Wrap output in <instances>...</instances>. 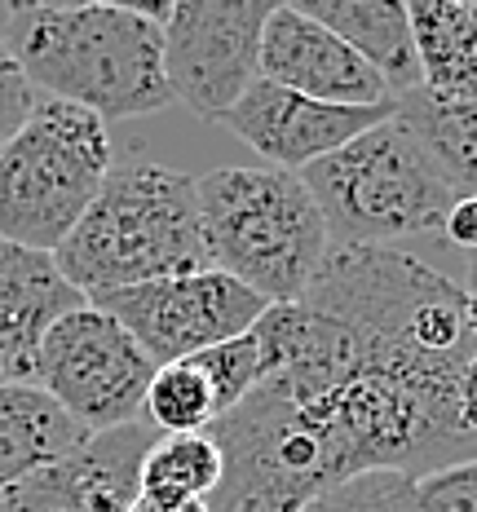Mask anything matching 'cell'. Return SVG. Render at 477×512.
<instances>
[{
    "mask_svg": "<svg viewBox=\"0 0 477 512\" xmlns=\"http://www.w3.org/2000/svg\"><path fill=\"white\" fill-rule=\"evenodd\" d=\"M155 437L146 420L93 433L62 464L0 486V512H129L142 495V460Z\"/></svg>",
    "mask_w": 477,
    "mask_h": 512,
    "instance_id": "cell-10",
    "label": "cell"
},
{
    "mask_svg": "<svg viewBox=\"0 0 477 512\" xmlns=\"http://www.w3.org/2000/svg\"><path fill=\"white\" fill-rule=\"evenodd\" d=\"M323 212L332 248H389L407 239H442L455 195L394 115L367 128L336 155L301 173Z\"/></svg>",
    "mask_w": 477,
    "mask_h": 512,
    "instance_id": "cell-4",
    "label": "cell"
},
{
    "mask_svg": "<svg viewBox=\"0 0 477 512\" xmlns=\"http://www.w3.org/2000/svg\"><path fill=\"white\" fill-rule=\"evenodd\" d=\"M98 309L115 318L155 367L168 362H186L204 349L235 340L257 327L265 305L257 292H248L221 270H190L173 279H155L129 292H115L93 301Z\"/></svg>",
    "mask_w": 477,
    "mask_h": 512,
    "instance_id": "cell-8",
    "label": "cell"
},
{
    "mask_svg": "<svg viewBox=\"0 0 477 512\" xmlns=\"http://www.w3.org/2000/svg\"><path fill=\"white\" fill-rule=\"evenodd\" d=\"M442 239L451 248H460L464 256H477V199H455V208L447 212Z\"/></svg>",
    "mask_w": 477,
    "mask_h": 512,
    "instance_id": "cell-23",
    "label": "cell"
},
{
    "mask_svg": "<svg viewBox=\"0 0 477 512\" xmlns=\"http://www.w3.org/2000/svg\"><path fill=\"white\" fill-rule=\"evenodd\" d=\"M53 261L89 305L155 279L208 270L195 177L142 155L111 164L98 199Z\"/></svg>",
    "mask_w": 477,
    "mask_h": 512,
    "instance_id": "cell-2",
    "label": "cell"
},
{
    "mask_svg": "<svg viewBox=\"0 0 477 512\" xmlns=\"http://www.w3.org/2000/svg\"><path fill=\"white\" fill-rule=\"evenodd\" d=\"M420 89L433 98H477V23L464 0H411Z\"/></svg>",
    "mask_w": 477,
    "mask_h": 512,
    "instance_id": "cell-16",
    "label": "cell"
},
{
    "mask_svg": "<svg viewBox=\"0 0 477 512\" xmlns=\"http://www.w3.org/2000/svg\"><path fill=\"white\" fill-rule=\"evenodd\" d=\"M173 5H14L5 49L27 84L98 120L155 115L173 102L164 80V23Z\"/></svg>",
    "mask_w": 477,
    "mask_h": 512,
    "instance_id": "cell-1",
    "label": "cell"
},
{
    "mask_svg": "<svg viewBox=\"0 0 477 512\" xmlns=\"http://www.w3.org/2000/svg\"><path fill=\"white\" fill-rule=\"evenodd\" d=\"M226 460L208 433H168L142 460V495L159 504H208L217 495Z\"/></svg>",
    "mask_w": 477,
    "mask_h": 512,
    "instance_id": "cell-17",
    "label": "cell"
},
{
    "mask_svg": "<svg viewBox=\"0 0 477 512\" xmlns=\"http://www.w3.org/2000/svg\"><path fill=\"white\" fill-rule=\"evenodd\" d=\"M301 512H411V477L363 473L314 495Z\"/></svg>",
    "mask_w": 477,
    "mask_h": 512,
    "instance_id": "cell-20",
    "label": "cell"
},
{
    "mask_svg": "<svg viewBox=\"0 0 477 512\" xmlns=\"http://www.w3.org/2000/svg\"><path fill=\"white\" fill-rule=\"evenodd\" d=\"M265 0H177L164 23V80L173 102L217 120L261 80Z\"/></svg>",
    "mask_w": 477,
    "mask_h": 512,
    "instance_id": "cell-7",
    "label": "cell"
},
{
    "mask_svg": "<svg viewBox=\"0 0 477 512\" xmlns=\"http://www.w3.org/2000/svg\"><path fill=\"white\" fill-rule=\"evenodd\" d=\"M398 106V102H394ZM394 106H327L314 98H301L292 89H279L270 80H257L243 98L221 115V124L252 146L265 168L283 173H305L318 159L336 155L367 128L394 115Z\"/></svg>",
    "mask_w": 477,
    "mask_h": 512,
    "instance_id": "cell-9",
    "label": "cell"
},
{
    "mask_svg": "<svg viewBox=\"0 0 477 512\" xmlns=\"http://www.w3.org/2000/svg\"><path fill=\"white\" fill-rule=\"evenodd\" d=\"M142 420L151 424L159 437L168 433H208L221 420L217 398H212L208 380L199 376L195 362H168L155 367V380L146 389Z\"/></svg>",
    "mask_w": 477,
    "mask_h": 512,
    "instance_id": "cell-18",
    "label": "cell"
},
{
    "mask_svg": "<svg viewBox=\"0 0 477 512\" xmlns=\"http://www.w3.org/2000/svg\"><path fill=\"white\" fill-rule=\"evenodd\" d=\"M394 120L411 133L455 199H477V98L447 102L411 89L398 98Z\"/></svg>",
    "mask_w": 477,
    "mask_h": 512,
    "instance_id": "cell-15",
    "label": "cell"
},
{
    "mask_svg": "<svg viewBox=\"0 0 477 512\" xmlns=\"http://www.w3.org/2000/svg\"><path fill=\"white\" fill-rule=\"evenodd\" d=\"M261 80L327 106H394L389 84L301 5H274L261 27Z\"/></svg>",
    "mask_w": 477,
    "mask_h": 512,
    "instance_id": "cell-11",
    "label": "cell"
},
{
    "mask_svg": "<svg viewBox=\"0 0 477 512\" xmlns=\"http://www.w3.org/2000/svg\"><path fill=\"white\" fill-rule=\"evenodd\" d=\"M208 270L230 274L265 305H296L327 256V226L301 173L212 168L195 177Z\"/></svg>",
    "mask_w": 477,
    "mask_h": 512,
    "instance_id": "cell-3",
    "label": "cell"
},
{
    "mask_svg": "<svg viewBox=\"0 0 477 512\" xmlns=\"http://www.w3.org/2000/svg\"><path fill=\"white\" fill-rule=\"evenodd\" d=\"M111 164V133L98 115L40 98L0 151V243L53 256L98 199Z\"/></svg>",
    "mask_w": 477,
    "mask_h": 512,
    "instance_id": "cell-5",
    "label": "cell"
},
{
    "mask_svg": "<svg viewBox=\"0 0 477 512\" xmlns=\"http://www.w3.org/2000/svg\"><path fill=\"white\" fill-rule=\"evenodd\" d=\"M301 9L332 36H341L389 84L394 98L420 89L416 40H411V18L402 0H310Z\"/></svg>",
    "mask_w": 477,
    "mask_h": 512,
    "instance_id": "cell-13",
    "label": "cell"
},
{
    "mask_svg": "<svg viewBox=\"0 0 477 512\" xmlns=\"http://www.w3.org/2000/svg\"><path fill=\"white\" fill-rule=\"evenodd\" d=\"M155 362L106 309L84 305L45 336L36 389H45L84 433H111L142 420Z\"/></svg>",
    "mask_w": 477,
    "mask_h": 512,
    "instance_id": "cell-6",
    "label": "cell"
},
{
    "mask_svg": "<svg viewBox=\"0 0 477 512\" xmlns=\"http://www.w3.org/2000/svg\"><path fill=\"white\" fill-rule=\"evenodd\" d=\"M473 274H477V256H473Z\"/></svg>",
    "mask_w": 477,
    "mask_h": 512,
    "instance_id": "cell-25",
    "label": "cell"
},
{
    "mask_svg": "<svg viewBox=\"0 0 477 512\" xmlns=\"http://www.w3.org/2000/svg\"><path fill=\"white\" fill-rule=\"evenodd\" d=\"M129 512H208V504H159V499L137 495Z\"/></svg>",
    "mask_w": 477,
    "mask_h": 512,
    "instance_id": "cell-24",
    "label": "cell"
},
{
    "mask_svg": "<svg viewBox=\"0 0 477 512\" xmlns=\"http://www.w3.org/2000/svg\"><path fill=\"white\" fill-rule=\"evenodd\" d=\"M411 512H477V460L411 477Z\"/></svg>",
    "mask_w": 477,
    "mask_h": 512,
    "instance_id": "cell-21",
    "label": "cell"
},
{
    "mask_svg": "<svg viewBox=\"0 0 477 512\" xmlns=\"http://www.w3.org/2000/svg\"><path fill=\"white\" fill-rule=\"evenodd\" d=\"M84 433L58 402L36 384H0V486L23 482L49 464L76 455Z\"/></svg>",
    "mask_w": 477,
    "mask_h": 512,
    "instance_id": "cell-14",
    "label": "cell"
},
{
    "mask_svg": "<svg viewBox=\"0 0 477 512\" xmlns=\"http://www.w3.org/2000/svg\"><path fill=\"white\" fill-rule=\"evenodd\" d=\"M84 305L49 252L0 243V384H36L45 336Z\"/></svg>",
    "mask_w": 477,
    "mask_h": 512,
    "instance_id": "cell-12",
    "label": "cell"
},
{
    "mask_svg": "<svg viewBox=\"0 0 477 512\" xmlns=\"http://www.w3.org/2000/svg\"><path fill=\"white\" fill-rule=\"evenodd\" d=\"M36 102H40V93L27 84L23 67H18L14 53H9L5 40H0V151L14 142V133L27 124V115L36 111Z\"/></svg>",
    "mask_w": 477,
    "mask_h": 512,
    "instance_id": "cell-22",
    "label": "cell"
},
{
    "mask_svg": "<svg viewBox=\"0 0 477 512\" xmlns=\"http://www.w3.org/2000/svg\"><path fill=\"white\" fill-rule=\"evenodd\" d=\"M186 362H195L199 376L208 380L221 415H226L230 407H239L261 380V349H257V340H252V332H243L235 340H221V345H212V349H204V354H195Z\"/></svg>",
    "mask_w": 477,
    "mask_h": 512,
    "instance_id": "cell-19",
    "label": "cell"
}]
</instances>
